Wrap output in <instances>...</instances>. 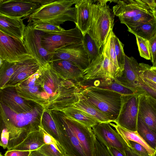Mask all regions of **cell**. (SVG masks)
<instances>
[{
	"label": "cell",
	"mask_w": 156,
	"mask_h": 156,
	"mask_svg": "<svg viewBox=\"0 0 156 156\" xmlns=\"http://www.w3.org/2000/svg\"><path fill=\"white\" fill-rule=\"evenodd\" d=\"M44 108L35 103L31 111L17 113L0 102V122L9 134L7 150L19 145L30 133L40 129Z\"/></svg>",
	"instance_id": "1"
},
{
	"label": "cell",
	"mask_w": 156,
	"mask_h": 156,
	"mask_svg": "<svg viewBox=\"0 0 156 156\" xmlns=\"http://www.w3.org/2000/svg\"><path fill=\"white\" fill-rule=\"evenodd\" d=\"M41 86L49 98V106L72 105L77 101L80 83L60 78L49 63L41 66Z\"/></svg>",
	"instance_id": "2"
},
{
	"label": "cell",
	"mask_w": 156,
	"mask_h": 156,
	"mask_svg": "<svg viewBox=\"0 0 156 156\" xmlns=\"http://www.w3.org/2000/svg\"><path fill=\"white\" fill-rule=\"evenodd\" d=\"M75 0H55L40 5L28 16L29 23L60 26L66 21L76 23Z\"/></svg>",
	"instance_id": "3"
},
{
	"label": "cell",
	"mask_w": 156,
	"mask_h": 156,
	"mask_svg": "<svg viewBox=\"0 0 156 156\" xmlns=\"http://www.w3.org/2000/svg\"><path fill=\"white\" fill-rule=\"evenodd\" d=\"M109 0H94L91 5V25L89 33L100 50L114 24L115 15L107 4Z\"/></svg>",
	"instance_id": "4"
},
{
	"label": "cell",
	"mask_w": 156,
	"mask_h": 156,
	"mask_svg": "<svg viewBox=\"0 0 156 156\" xmlns=\"http://www.w3.org/2000/svg\"><path fill=\"white\" fill-rule=\"evenodd\" d=\"M83 87L80 89L83 95L90 102L115 121L119 112L122 95L93 86Z\"/></svg>",
	"instance_id": "5"
},
{
	"label": "cell",
	"mask_w": 156,
	"mask_h": 156,
	"mask_svg": "<svg viewBox=\"0 0 156 156\" xmlns=\"http://www.w3.org/2000/svg\"><path fill=\"white\" fill-rule=\"evenodd\" d=\"M83 73V80L87 81L101 80L111 82L122 76V72L118 69L110 59L107 38L98 56L91 62Z\"/></svg>",
	"instance_id": "6"
},
{
	"label": "cell",
	"mask_w": 156,
	"mask_h": 156,
	"mask_svg": "<svg viewBox=\"0 0 156 156\" xmlns=\"http://www.w3.org/2000/svg\"><path fill=\"white\" fill-rule=\"evenodd\" d=\"M40 72L41 67L35 73L12 86L18 95L25 100L48 108L49 98L41 86Z\"/></svg>",
	"instance_id": "7"
},
{
	"label": "cell",
	"mask_w": 156,
	"mask_h": 156,
	"mask_svg": "<svg viewBox=\"0 0 156 156\" xmlns=\"http://www.w3.org/2000/svg\"><path fill=\"white\" fill-rule=\"evenodd\" d=\"M51 110L58 127V142L65 154L69 156H85L78 140L64 120L62 113Z\"/></svg>",
	"instance_id": "8"
},
{
	"label": "cell",
	"mask_w": 156,
	"mask_h": 156,
	"mask_svg": "<svg viewBox=\"0 0 156 156\" xmlns=\"http://www.w3.org/2000/svg\"><path fill=\"white\" fill-rule=\"evenodd\" d=\"M112 2L116 3L113 6L112 11L123 24L141 12L156 13L155 0H119Z\"/></svg>",
	"instance_id": "9"
},
{
	"label": "cell",
	"mask_w": 156,
	"mask_h": 156,
	"mask_svg": "<svg viewBox=\"0 0 156 156\" xmlns=\"http://www.w3.org/2000/svg\"><path fill=\"white\" fill-rule=\"evenodd\" d=\"M46 33L34 29L31 24L26 26L23 42L28 54L34 58L42 66L49 63L53 55L42 46L41 39Z\"/></svg>",
	"instance_id": "10"
},
{
	"label": "cell",
	"mask_w": 156,
	"mask_h": 156,
	"mask_svg": "<svg viewBox=\"0 0 156 156\" xmlns=\"http://www.w3.org/2000/svg\"><path fill=\"white\" fill-rule=\"evenodd\" d=\"M83 37L81 32L76 26L69 30L45 33L42 37L41 43L45 50L53 53L56 50L66 46L81 43Z\"/></svg>",
	"instance_id": "11"
},
{
	"label": "cell",
	"mask_w": 156,
	"mask_h": 156,
	"mask_svg": "<svg viewBox=\"0 0 156 156\" xmlns=\"http://www.w3.org/2000/svg\"><path fill=\"white\" fill-rule=\"evenodd\" d=\"M121 107L115 124L128 130L136 131L138 116L137 94L122 95Z\"/></svg>",
	"instance_id": "12"
},
{
	"label": "cell",
	"mask_w": 156,
	"mask_h": 156,
	"mask_svg": "<svg viewBox=\"0 0 156 156\" xmlns=\"http://www.w3.org/2000/svg\"><path fill=\"white\" fill-rule=\"evenodd\" d=\"M58 60L70 62L83 71L91 62L82 43L68 45L55 50L49 62Z\"/></svg>",
	"instance_id": "13"
},
{
	"label": "cell",
	"mask_w": 156,
	"mask_h": 156,
	"mask_svg": "<svg viewBox=\"0 0 156 156\" xmlns=\"http://www.w3.org/2000/svg\"><path fill=\"white\" fill-rule=\"evenodd\" d=\"M28 54L23 41L0 30V58L2 60L17 62Z\"/></svg>",
	"instance_id": "14"
},
{
	"label": "cell",
	"mask_w": 156,
	"mask_h": 156,
	"mask_svg": "<svg viewBox=\"0 0 156 156\" xmlns=\"http://www.w3.org/2000/svg\"><path fill=\"white\" fill-rule=\"evenodd\" d=\"M95 136L107 147H112L126 153L129 148L120 136L108 122H99L92 128Z\"/></svg>",
	"instance_id": "15"
},
{
	"label": "cell",
	"mask_w": 156,
	"mask_h": 156,
	"mask_svg": "<svg viewBox=\"0 0 156 156\" xmlns=\"http://www.w3.org/2000/svg\"><path fill=\"white\" fill-rule=\"evenodd\" d=\"M62 113L65 121L78 140L85 156H94L95 136L92 128Z\"/></svg>",
	"instance_id": "16"
},
{
	"label": "cell",
	"mask_w": 156,
	"mask_h": 156,
	"mask_svg": "<svg viewBox=\"0 0 156 156\" xmlns=\"http://www.w3.org/2000/svg\"><path fill=\"white\" fill-rule=\"evenodd\" d=\"M40 6L30 0H4L0 5V13L21 19L28 16Z\"/></svg>",
	"instance_id": "17"
},
{
	"label": "cell",
	"mask_w": 156,
	"mask_h": 156,
	"mask_svg": "<svg viewBox=\"0 0 156 156\" xmlns=\"http://www.w3.org/2000/svg\"><path fill=\"white\" fill-rule=\"evenodd\" d=\"M138 115L153 132H156V99L145 92L137 93Z\"/></svg>",
	"instance_id": "18"
},
{
	"label": "cell",
	"mask_w": 156,
	"mask_h": 156,
	"mask_svg": "<svg viewBox=\"0 0 156 156\" xmlns=\"http://www.w3.org/2000/svg\"><path fill=\"white\" fill-rule=\"evenodd\" d=\"M41 66L30 55L24 56L17 62L14 72L5 87L13 86L22 82L37 72Z\"/></svg>",
	"instance_id": "19"
},
{
	"label": "cell",
	"mask_w": 156,
	"mask_h": 156,
	"mask_svg": "<svg viewBox=\"0 0 156 156\" xmlns=\"http://www.w3.org/2000/svg\"><path fill=\"white\" fill-rule=\"evenodd\" d=\"M26 101L18 95L12 86L0 89V102L15 112H28L33 109L34 105Z\"/></svg>",
	"instance_id": "20"
},
{
	"label": "cell",
	"mask_w": 156,
	"mask_h": 156,
	"mask_svg": "<svg viewBox=\"0 0 156 156\" xmlns=\"http://www.w3.org/2000/svg\"><path fill=\"white\" fill-rule=\"evenodd\" d=\"M138 64L133 57H129L125 54L122 75L116 79L119 82L137 94L141 92L138 74Z\"/></svg>",
	"instance_id": "21"
},
{
	"label": "cell",
	"mask_w": 156,
	"mask_h": 156,
	"mask_svg": "<svg viewBox=\"0 0 156 156\" xmlns=\"http://www.w3.org/2000/svg\"><path fill=\"white\" fill-rule=\"evenodd\" d=\"M138 74L140 89L156 98V67L143 63L138 64Z\"/></svg>",
	"instance_id": "22"
},
{
	"label": "cell",
	"mask_w": 156,
	"mask_h": 156,
	"mask_svg": "<svg viewBox=\"0 0 156 156\" xmlns=\"http://www.w3.org/2000/svg\"><path fill=\"white\" fill-rule=\"evenodd\" d=\"M57 76L61 79L80 83L83 80V70L74 63L65 60H58L49 63Z\"/></svg>",
	"instance_id": "23"
},
{
	"label": "cell",
	"mask_w": 156,
	"mask_h": 156,
	"mask_svg": "<svg viewBox=\"0 0 156 156\" xmlns=\"http://www.w3.org/2000/svg\"><path fill=\"white\" fill-rule=\"evenodd\" d=\"M91 0H75L76 26L83 35L90 29L91 25Z\"/></svg>",
	"instance_id": "24"
},
{
	"label": "cell",
	"mask_w": 156,
	"mask_h": 156,
	"mask_svg": "<svg viewBox=\"0 0 156 156\" xmlns=\"http://www.w3.org/2000/svg\"><path fill=\"white\" fill-rule=\"evenodd\" d=\"M26 26L21 18L9 17L0 13V30L23 41Z\"/></svg>",
	"instance_id": "25"
},
{
	"label": "cell",
	"mask_w": 156,
	"mask_h": 156,
	"mask_svg": "<svg viewBox=\"0 0 156 156\" xmlns=\"http://www.w3.org/2000/svg\"><path fill=\"white\" fill-rule=\"evenodd\" d=\"M49 108L51 110L60 111L66 116L90 128H92L97 123L100 122L88 114L71 105L53 106Z\"/></svg>",
	"instance_id": "26"
},
{
	"label": "cell",
	"mask_w": 156,
	"mask_h": 156,
	"mask_svg": "<svg viewBox=\"0 0 156 156\" xmlns=\"http://www.w3.org/2000/svg\"><path fill=\"white\" fill-rule=\"evenodd\" d=\"M72 105L90 115L100 122H113L114 120L111 117L102 112L90 102L83 95L80 90L77 101Z\"/></svg>",
	"instance_id": "27"
},
{
	"label": "cell",
	"mask_w": 156,
	"mask_h": 156,
	"mask_svg": "<svg viewBox=\"0 0 156 156\" xmlns=\"http://www.w3.org/2000/svg\"><path fill=\"white\" fill-rule=\"evenodd\" d=\"M43 130L41 127L37 130L30 133L20 144L11 150L32 151L38 150L45 144Z\"/></svg>",
	"instance_id": "28"
},
{
	"label": "cell",
	"mask_w": 156,
	"mask_h": 156,
	"mask_svg": "<svg viewBox=\"0 0 156 156\" xmlns=\"http://www.w3.org/2000/svg\"><path fill=\"white\" fill-rule=\"evenodd\" d=\"M109 124L115 128L126 144L129 141L136 142L143 146L150 156H153L156 154V150L148 145L140 135L137 131H133L128 130L112 122H109Z\"/></svg>",
	"instance_id": "29"
},
{
	"label": "cell",
	"mask_w": 156,
	"mask_h": 156,
	"mask_svg": "<svg viewBox=\"0 0 156 156\" xmlns=\"http://www.w3.org/2000/svg\"><path fill=\"white\" fill-rule=\"evenodd\" d=\"M41 127L48 134L58 142V131L56 123L51 110L49 108H44L41 120Z\"/></svg>",
	"instance_id": "30"
},
{
	"label": "cell",
	"mask_w": 156,
	"mask_h": 156,
	"mask_svg": "<svg viewBox=\"0 0 156 156\" xmlns=\"http://www.w3.org/2000/svg\"><path fill=\"white\" fill-rule=\"evenodd\" d=\"M127 27L128 30L135 36L149 40L156 35V19L141 25Z\"/></svg>",
	"instance_id": "31"
},
{
	"label": "cell",
	"mask_w": 156,
	"mask_h": 156,
	"mask_svg": "<svg viewBox=\"0 0 156 156\" xmlns=\"http://www.w3.org/2000/svg\"><path fill=\"white\" fill-rule=\"evenodd\" d=\"M92 81L94 82L92 85L87 86L108 89L119 93L122 95L136 93L131 89L122 84L116 80L111 82L101 80H95L90 81Z\"/></svg>",
	"instance_id": "32"
},
{
	"label": "cell",
	"mask_w": 156,
	"mask_h": 156,
	"mask_svg": "<svg viewBox=\"0 0 156 156\" xmlns=\"http://www.w3.org/2000/svg\"><path fill=\"white\" fill-rule=\"evenodd\" d=\"M137 131L148 145L156 150V133L148 127L138 115Z\"/></svg>",
	"instance_id": "33"
},
{
	"label": "cell",
	"mask_w": 156,
	"mask_h": 156,
	"mask_svg": "<svg viewBox=\"0 0 156 156\" xmlns=\"http://www.w3.org/2000/svg\"><path fill=\"white\" fill-rule=\"evenodd\" d=\"M82 43L90 62L94 60L99 54L100 50L90 35L88 31L83 35Z\"/></svg>",
	"instance_id": "34"
},
{
	"label": "cell",
	"mask_w": 156,
	"mask_h": 156,
	"mask_svg": "<svg viewBox=\"0 0 156 156\" xmlns=\"http://www.w3.org/2000/svg\"><path fill=\"white\" fill-rule=\"evenodd\" d=\"M17 62L3 60L0 67V89L5 87L13 74Z\"/></svg>",
	"instance_id": "35"
},
{
	"label": "cell",
	"mask_w": 156,
	"mask_h": 156,
	"mask_svg": "<svg viewBox=\"0 0 156 156\" xmlns=\"http://www.w3.org/2000/svg\"><path fill=\"white\" fill-rule=\"evenodd\" d=\"M156 19V13L143 12L129 20L124 24L128 27L141 25Z\"/></svg>",
	"instance_id": "36"
},
{
	"label": "cell",
	"mask_w": 156,
	"mask_h": 156,
	"mask_svg": "<svg viewBox=\"0 0 156 156\" xmlns=\"http://www.w3.org/2000/svg\"><path fill=\"white\" fill-rule=\"evenodd\" d=\"M113 38L117 59L118 63L123 70L125 54L123 49L124 45L120 41L114 32L113 33Z\"/></svg>",
	"instance_id": "37"
},
{
	"label": "cell",
	"mask_w": 156,
	"mask_h": 156,
	"mask_svg": "<svg viewBox=\"0 0 156 156\" xmlns=\"http://www.w3.org/2000/svg\"><path fill=\"white\" fill-rule=\"evenodd\" d=\"M38 150L47 156H63L65 154L61 147L52 144H45Z\"/></svg>",
	"instance_id": "38"
},
{
	"label": "cell",
	"mask_w": 156,
	"mask_h": 156,
	"mask_svg": "<svg viewBox=\"0 0 156 156\" xmlns=\"http://www.w3.org/2000/svg\"><path fill=\"white\" fill-rule=\"evenodd\" d=\"M140 56L147 60H150L148 41L135 36Z\"/></svg>",
	"instance_id": "39"
},
{
	"label": "cell",
	"mask_w": 156,
	"mask_h": 156,
	"mask_svg": "<svg viewBox=\"0 0 156 156\" xmlns=\"http://www.w3.org/2000/svg\"><path fill=\"white\" fill-rule=\"evenodd\" d=\"M31 24L34 29L46 33L59 32L64 29L60 26L55 25L49 23Z\"/></svg>",
	"instance_id": "40"
},
{
	"label": "cell",
	"mask_w": 156,
	"mask_h": 156,
	"mask_svg": "<svg viewBox=\"0 0 156 156\" xmlns=\"http://www.w3.org/2000/svg\"><path fill=\"white\" fill-rule=\"evenodd\" d=\"M94 156H112L107 147L96 136Z\"/></svg>",
	"instance_id": "41"
},
{
	"label": "cell",
	"mask_w": 156,
	"mask_h": 156,
	"mask_svg": "<svg viewBox=\"0 0 156 156\" xmlns=\"http://www.w3.org/2000/svg\"><path fill=\"white\" fill-rule=\"evenodd\" d=\"M129 149L138 156H150L147 150L141 145L136 142L129 141L126 144Z\"/></svg>",
	"instance_id": "42"
},
{
	"label": "cell",
	"mask_w": 156,
	"mask_h": 156,
	"mask_svg": "<svg viewBox=\"0 0 156 156\" xmlns=\"http://www.w3.org/2000/svg\"><path fill=\"white\" fill-rule=\"evenodd\" d=\"M148 41L150 60L153 66L156 67V35Z\"/></svg>",
	"instance_id": "43"
},
{
	"label": "cell",
	"mask_w": 156,
	"mask_h": 156,
	"mask_svg": "<svg viewBox=\"0 0 156 156\" xmlns=\"http://www.w3.org/2000/svg\"><path fill=\"white\" fill-rule=\"evenodd\" d=\"M30 151L16 150H7L4 156H29Z\"/></svg>",
	"instance_id": "44"
},
{
	"label": "cell",
	"mask_w": 156,
	"mask_h": 156,
	"mask_svg": "<svg viewBox=\"0 0 156 156\" xmlns=\"http://www.w3.org/2000/svg\"><path fill=\"white\" fill-rule=\"evenodd\" d=\"M43 131L44 133V139L45 144H52L58 147H61L58 141L55 140L51 136L46 133L44 130Z\"/></svg>",
	"instance_id": "45"
},
{
	"label": "cell",
	"mask_w": 156,
	"mask_h": 156,
	"mask_svg": "<svg viewBox=\"0 0 156 156\" xmlns=\"http://www.w3.org/2000/svg\"><path fill=\"white\" fill-rule=\"evenodd\" d=\"M112 156H127L126 153H124L117 149L112 147H107Z\"/></svg>",
	"instance_id": "46"
},
{
	"label": "cell",
	"mask_w": 156,
	"mask_h": 156,
	"mask_svg": "<svg viewBox=\"0 0 156 156\" xmlns=\"http://www.w3.org/2000/svg\"><path fill=\"white\" fill-rule=\"evenodd\" d=\"M32 2L38 4L40 5H44L51 3L55 0H30Z\"/></svg>",
	"instance_id": "47"
},
{
	"label": "cell",
	"mask_w": 156,
	"mask_h": 156,
	"mask_svg": "<svg viewBox=\"0 0 156 156\" xmlns=\"http://www.w3.org/2000/svg\"><path fill=\"white\" fill-rule=\"evenodd\" d=\"M29 156H47L39 150H37L31 151Z\"/></svg>",
	"instance_id": "48"
},
{
	"label": "cell",
	"mask_w": 156,
	"mask_h": 156,
	"mask_svg": "<svg viewBox=\"0 0 156 156\" xmlns=\"http://www.w3.org/2000/svg\"><path fill=\"white\" fill-rule=\"evenodd\" d=\"M126 153L127 156H138L132 152L129 148L126 151Z\"/></svg>",
	"instance_id": "49"
},
{
	"label": "cell",
	"mask_w": 156,
	"mask_h": 156,
	"mask_svg": "<svg viewBox=\"0 0 156 156\" xmlns=\"http://www.w3.org/2000/svg\"><path fill=\"white\" fill-rule=\"evenodd\" d=\"M3 60L0 58V67L3 63Z\"/></svg>",
	"instance_id": "50"
},
{
	"label": "cell",
	"mask_w": 156,
	"mask_h": 156,
	"mask_svg": "<svg viewBox=\"0 0 156 156\" xmlns=\"http://www.w3.org/2000/svg\"><path fill=\"white\" fill-rule=\"evenodd\" d=\"M4 0H0V5L4 1Z\"/></svg>",
	"instance_id": "51"
},
{
	"label": "cell",
	"mask_w": 156,
	"mask_h": 156,
	"mask_svg": "<svg viewBox=\"0 0 156 156\" xmlns=\"http://www.w3.org/2000/svg\"><path fill=\"white\" fill-rule=\"evenodd\" d=\"M0 156H3L1 152H0Z\"/></svg>",
	"instance_id": "52"
},
{
	"label": "cell",
	"mask_w": 156,
	"mask_h": 156,
	"mask_svg": "<svg viewBox=\"0 0 156 156\" xmlns=\"http://www.w3.org/2000/svg\"><path fill=\"white\" fill-rule=\"evenodd\" d=\"M63 156H69L66 154H64Z\"/></svg>",
	"instance_id": "53"
},
{
	"label": "cell",
	"mask_w": 156,
	"mask_h": 156,
	"mask_svg": "<svg viewBox=\"0 0 156 156\" xmlns=\"http://www.w3.org/2000/svg\"><path fill=\"white\" fill-rule=\"evenodd\" d=\"M156 156V154L155 155H154V156Z\"/></svg>",
	"instance_id": "54"
}]
</instances>
